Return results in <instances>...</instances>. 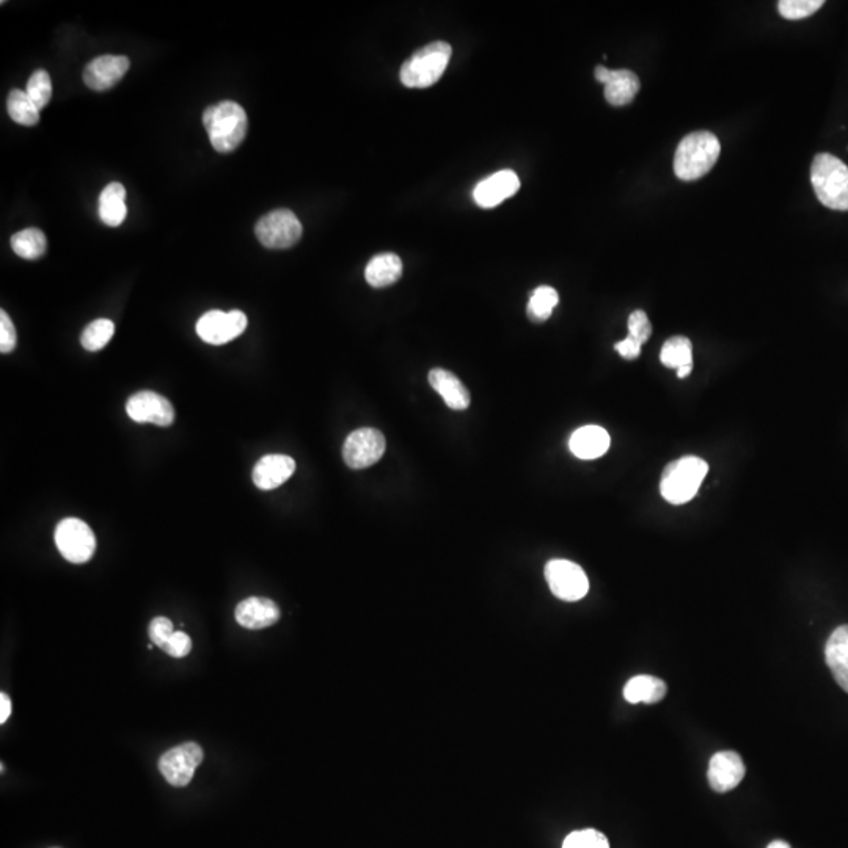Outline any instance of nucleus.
<instances>
[{"instance_id":"f257e3e1","label":"nucleus","mask_w":848,"mask_h":848,"mask_svg":"<svg viewBox=\"0 0 848 848\" xmlns=\"http://www.w3.org/2000/svg\"><path fill=\"white\" fill-rule=\"evenodd\" d=\"M720 140L709 131L691 132L682 139L674 156V173L682 181L707 175L720 158Z\"/></svg>"},{"instance_id":"f03ea898","label":"nucleus","mask_w":848,"mask_h":848,"mask_svg":"<svg viewBox=\"0 0 848 848\" xmlns=\"http://www.w3.org/2000/svg\"><path fill=\"white\" fill-rule=\"evenodd\" d=\"M203 125L214 150L227 154L244 142L249 121L244 107L234 101H222L205 110Z\"/></svg>"},{"instance_id":"7ed1b4c3","label":"nucleus","mask_w":848,"mask_h":848,"mask_svg":"<svg viewBox=\"0 0 848 848\" xmlns=\"http://www.w3.org/2000/svg\"><path fill=\"white\" fill-rule=\"evenodd\" d=\"M811 183L820 203L834 211H848V167L833 154H817L811 165Z\"/></svg>"},{"instance_id":"20e7f679","label":"nucleus","mask_w":848,"mask_h":848,"mask_svg":"<svg viewBox=\"0 0 848 848\" xmlns=\"http://www.w3.org/2000/svg\"><path fill=\"white\" fill-rule=\"evenodd\" d=\"M709 465L696 456H684L663 470L660 492L671 505H685L698 494Z\"/></svg>"},{"instance_id":"39448f33","label":"nucleus","mask_w":848,"mask_h":848,"mask_svg":"<svg viewBox=\"0 0 848 848\" xmlns=\"http://www.w3.org/2000/svg\"><path fill=\"white\" fill-rule=\"evenodd\" d=\"M451 46L445 41L418 49L401 68V82L409 88H426L440 81L450 63Z\"/></svg>"},{"instance_id":"423d86ee","label":"nucleus","mask_w":848,"mask_h":848,"mask_svg":"<svg viewBox=\"0 0 848 848\" xmlns=\"http://www.w3.org/2000/svg\"><path fill=\"white\" fill-rule=\"evenodd\" d=\"M255 234L267 249H289L302 238V223L289 209H275L256 223Z\"/></svg>"},{"instance_id":"0eeeda50","label":"nucleus","mask_w":848,"mask_h":848,"mask_svg":"<svg viewBox=\"0 0 848 848\" xmlns=\"http://www.w3.org/2000/svg\"><path fill=\"white\" fill-rule=\"evenodd\" d=\"M55 545L66 561L84 564L95 555V533L84 520L63 519L55 528Z\"/></svg>"},{"instance_id":"6e6552de","label":"nucleus","mask_w":848,"mask_h":848,"mask_svg":"<svg viewBox=\"0 0 848 848\" xmlns=\"http://www.w3.org/2000/svg\"><path fill=\"white\" fill-rule=\"evenodd\" d=\"M202 746L195 742H186L165 751L159 759V770L167 783L175 787H184L191 783L195 770L202 764Z\"/></svg>"},{"instance_id":"1a4fd4ad","label":"nucleus","mask_w":848,"mask_h":848,"mask_svg":"<svg viewBox=\"0 0 848 848\" xmlns=\"http://www.w3.org/2000/svg\"><path fill=\"white\" fill-rule=\"evenodd\" d=\"M545 580L558 599L577 602L589 591V580L578 564L567 560H552L545 566Z\"/></svg>"},{"instance_id":"9d476101","label":"nucleus","mask_w":848,"mask_h":848,"mask_svg":"<svg viewBox=\"0 0 848 848\" xmlns=\"http://www.w3.org/2000/svg\"><path fill=\"white\" fill-rule=\"evenodd\" d=\"M387 442L384 434L374 428H362L348 435L343 446V459L349 468L363 470L381 461Z\"/></svg>"},{"instance_id":"9b49d317","label":"nucleus","mask_w":848,"mask_h":848,"mask_svg":"<svg viewBox=\"0 0 848 848\" xmlns=\"http://www.w3.org/2000/svg\"><path fill=\"white\" fill-rule=\"evenodd\" d=\"M247 329V316L239 310L225 311L212 310L198 319L197 333L205 343L212 346H222L230 343L234 338Z\"/></svg>"},{"instance_id":"f8f14e48","label":"nucleus","mask_w":848,"mask_h":848,"mask_svg":"<svg viewBox=\"0 0 848 848\" xmlns=\"http://www.w3.org/2000/svg\"><path fill=\"white\" fill-rule=\"evenodd\" d=\"M126 412L136 423H153L162 428L175 421V409L169 399L150 390L132 395L126 403Z\"/></svg>"},{"instance_id":"ddd939ff","label":"nucleus","mask_w":848,"mask_h":848,"mask_svg":"<svg viewBox=\"0 0 848 848\" xmlns=\"http://www.w3.org/2000/svg\"><path fill=\"white\" fill-rule=\"evenodd\" d=\"M129 62L125 55H101L88 63L84 70V82L95 92H106L115 87L128 73Z\"/></svg>"},{"instance_id":"4468645a","label":"nucleus","mask_w":848,"mask_h":848,"mask_svg":"<svg viewBox=\"0 0 848 848\" xmlns=\"http://www.w3.org/2000/svg\"><path fill=\"white\" fill-rule=\"evenodd\" d=\"M596 79L605 85V99L611 106H627L641 88L640 79L630 70L613 71L605 66H597Z\"/></svg>"},{"instance_id":"2eb2a0df","label":"nucleus","mask_w":848,"mask_h":848,"mask_svg":"<svg viewBox=\"0 0 848 848\" xmlns=\"http://www.w3.org/2000/svg\"><path fill=\"white\" fill-rule=\"evenodd\" d=\"M709 783L715 792H729L742 783L745 776V764L742 757L734 751H721L710 759Z\"/></svg>"},{"instance_id":"dca6fc26","label":"nucleus","mask_w":848,"mask_h":848,"mask_svg":"<svg viewBox=\"0 0 848 848\" xmlns=\"http://www.w3.org/2000/svg\"><path fill=\"white\" fill-rule=\"evenodd\" d=\"M519 189V176L512 170H501L481 181L473 191V198L481 208H494L516 194Z\"/></svg>"},{"instance_id":"f3484780","label":"nucleus","mask_w":848,"mask_h":848,"mask_svg":"<svg viewBox=\"0 0 848 848\" xmlns=\"http://www.w3.org/2000/svg\"><path fill=\"white\" fill-rule=\"evenodd\" d=\"M296 472L293 457L285 454H267L253 468V483L258 489L272 490L282 486Z\"/></svg>"},{"instance_id":"a211bd4d","label":"nucleus","mask_w":848,"mask_h":848,"mask_svg":"<svg viewBox=\"0 0 848 848\" xmlns=\"http://www.w3.org/2000/svg\"><path fill=\"white\" fill-rule=\"evenodd\" d=\"M236 621L239 626L249 630L267 629L274 626L275 622L280 619V608L275 604L274 600L264 599V597H249L242 600L241 604L236 607Z\"/></svg>"},{"instance_id":"6ab92c4d","label":"nucleus","mask_w":848,"mask_h":848,"mask_svg":"<svg viewBox=\"0 0 848 848\" xmlns=\"http://www.w3.org/2000/svg\"><path fill=\"white\" fill-rule=\"evenodd\" d=\"M569 448L578 459L593 461V459L607 453L608 448H610V435L604 428L589 424V426L577 429L572 434L571 440H569Z\"/></svg>"},{"instance_id":"aec40b11","label":"nucleus","mask_w":848,"mask_h":848,"mask_svg":"<svg viewBox=\"0 0 848 848\" xmlns=\"http://www.w3.org/2000/svg\"><path fill=\"white\" fill-rule=\"evenodd\" d=\"M429 384L435 392L442 396L446 406L453 410H465L470 406V393H468L461 379L451 371L434 368L429 373Z\"/></svg>"},{"instance_id":"412c9836","label":"nucleus","mask_w":848,"mask_h":848,"mask_svg":"<svg viewBox=\"0 0 848 848\" xmlns=\"http://www.w3.org/2000/svg\"><path fill=\"white\" fill-rule=\"evenodd\" d=\"M825 657L834 679L848 693V626L838 627L831 633Z\"/></svg>"},{"instance_id":"4be33fe9","label":"nucleus","mask_w":848,"mask_h":848,"mask_svg":"<svg viewBox=\"0 0 848 848\" xmlns=\"http://www.w3.org/2000/svg\"><path fill=\"white\" fill-rule=\"evenodd\" d=\"M403 275V261L395 253L374 256L365 271L366 282L373 288H385L398 282Z\"/></svg>"},{"instance_id":"5701e85b","label":"nucleus","mask_w":848,"mask_h":848,"mask_svg":"<svg viewBox=\"0 0 848 848\" xmlns=\"http://www.w3.org/2000/svg\"><path fill=\"white\" fill-rule=\"evenodd\" d=\"M126 189L123 184L110 183L99 195V217L107 227H120L128 216Z\"/></svg>"},{"instance_id":"b1692460","label":"nucleus","mask_w":848,"mask_h":848,"mask_svg":"<svg viewBox=\"0 0 848 848\" xmlns=\"http://www.w3.org/2000/svg\"><path fill=\"white\" fill-rule=\"evenodd\" d=\"M668 693V687L662 679L654 676H635L624 687V698L630 704H657Z\"/></svg>"},{"instance_id":"393cba45","label":"nucleus","mask_w":848,"mask_h":848,"mask_svg":"<svg viewBox=\"0 0 848 848\" xmlns=\"http://www.w3.org/2000/svg\"><path fill=\"white\" fill-rule=\"evenodd\" d=\"M11 249L19 258L24 260H38L48 249V239L43 231L38 228H27L13 234L11 238Z\"/></svg>"},{"instance_id":"a878e982","label":"nucleus","mask_w":848,"mask_h":848,"mask_svg":"<svg viewBox=\"0 0 848 848\" xmlns=\"http://www.w3.org/2000/svg\"><path fill=\"white\" fill-rule=\"evenodd\" d=\"M7 110L11 120L18 125L35 126L40 121V110L22 90H11L7 99Z\"/></svg>"},{"instance_id":"bb28decb","label":"nucleus","mask_w":848,"mask_h":848,"mask_svg":"<svg viewBox=\"0 0 848 848\" xmlns=\"http://www.w3.org/2000/svg\"><path fill=\"white\" fill-rule=\"evenodd\" d=\"M560 302V296L552 286H539L531 294L527 315L533 322H544L552 316L553 308Z\"/></svg>"},{"instance_id":"cd10ccee","label":"nucleus","mask_w":848,"mask_h":848,"mask_svg":"<svg viewBox=\"0 0 848 848\" xmlns=\"http://www.w3.org/2000/svg\"><path fill=\"white\" fill-rule=\"evenodd\" d=\"M660 360L666 368H673V370H679L682 366L693 365L691 341L685 337L669 338L663 344Z\"/></svg>"},{"instance_id":"c85d7f7f","label":"nucleus","mask_w":848,"mask_h":848,"mask_svg":"<svg viewBox=\"0 0 848 848\" xmlns=\"http://www.w3.org/2000/svg\"><path fill=\"white\" fill-rule=\"evenodd\" d=\"M115 333V324L109 319H96L85 327L81 343L87 351L96 352L106 348Z\"/></svg>"},{"instance_id":"c756f323","label":"nucleus","mask_w":848,"mask_h":848,"mask_svg":"<svg viewBox=\"0 0 848 848\" xmlns=\"http://www.w3.org/2000/svg\"><path fill=\"white\" fill-rule=\"evenodd\" d=\"M26 93L38 110L48 106L52 98V81L48 71H35L27 82Z\"/></svg>"},{"instance_id":"7c9ffc66","label":"nucleus","mask_w":848,"mask_h":848,"mask_svg":"<svg viewBox=\"0 0 848 848\" xmlns=\"http://www.w3.org/2000/svg\"><path fill=\"white\" fill-rule=\"evenodd\" d=\"M825 5L823 0H781L778 4L779 15L790 21L809 18Z\"/></svg>"},{"instance_id":"2f4dec72","label":"nucleus","mask_w":848,"mask_h":848,"mask_svg":"<svg viewBox=\"0 0 848 848\" xmlns=\"http://www.w3.org/2000/svg\"><path fill=\"white\" fill-rule=\"evenodd\" d=\"M563 848H610L605 834L597 830L574 831L564 839Z\"/></svg>"},{"instance_id":"473e14b6","label":"nucleus","mask_w":848,"mask_h":848,"mask_svg":"<svg viewBox=\"0 0 848 848\" xmlns=\"http://www.w3.org/2000/svg\"><path fill=\"white\" fill-rule=\"evenodd\" d=\"M629 335L640 341L641 344L646 343L652 335L651 321L647 318L643 310L633 311L629 318Z\"/></svg>"},{"instance_id":"72a5a7b5","label":"nucleus","mask_w":848,"mask_h":848,"mask_svg":"<svg viewBox=\"0 0 848 848\" xmlns=\"http://www.w3.org/2000/svg\"><path fill=\"white\" fill-rule=\"evenodd\" d=\"M16 343H18V335H16L15 326L11 321L7 311H0V351L2 354H10L15 351Z\"/></svg>"},{"instance_id":"f704fd0d","label":"nucleus","mask_w":848,"mask_h":848,"mask_svg":"<svg viewBox=\"0 0 848 848\" xmlns=\"http://www.w3.org/2000/svg\"><path fill=\"white\" fill-rule=\"evenodd\" d=\"M148 633H150V640L153 641V644L164 649L165 644L169 643L175 630H173V624L169 618L159 616V618H154L151 621Z\"/></svg>"},{"instance_id":"c9c22d12","label":"nucleus","mask_w":848,"mask_h":848,"mask_svg":"<svg viewBox=\"0 0 848 848\" xmlns=\"http://www.w3.org/2000/svg\"><path fill=\"white\" fill-rule=\"evenodd\" d=\"M162 651L169 654L173 658H183L189 655L192 651L191 636L184 632H175L170 638L169 643L165 644Z\"/></svg>"},{"instance_id":"e433bc0d","label":"nucleus","mask_w":848,"mask_h":848,"mask_svg":"<svg viewBox=\"0 0 848 848\" xmlns=\"http://www.w3.org/2000/svg\"><path fill=\"white\" fill-rule=\"evenodd\" d=\"M641 346H643V344H641L640 341H636L635 338H632L629 335L626 340L616 343L615 349L621 357H624V359L635 360L640 357Z\"/></svg>"},{"instance_id":"4c0bfd02","label":"nucleus","mask_w":848,"mask_h":848,"mask_svg":"<svg viewBox=\"0 0 848 848\" xmlns=\"http://www.w3.org/2000/svg\"><path fill=\"white\" fill-rule=\"evenodd\" d=\"M11 715V701L7 693H0V723H7Z\"/></svg>"},{"instance_id":"58836bf2","label":"nucleus","mask_w":848,"mask_h":848,"mask_svg":"<svg viewBox=\"0 0 848 848\" xmlns=\"http://www.w3.org/2000/svg\"><path fill=\"white\" fill-rule=\"evenodd\" d=\"M691 370H693V365L682 366L677 370V377L685 379V377L690 376Z\"/></svg>"},{"instance_id":"ea45409f","label":"nucleus","mask_w":848,"mask_h":848,"mask_svg":"<svg viewBox=\"0 0 848 848\" xmlns=\"http://www.w3.org/2000/svg\"><path fill=\"white\" fill-rule=\"evenodd\" d=\"M767 848H790V845L784 841H773Z\"/></svg>"}]
</instances>
